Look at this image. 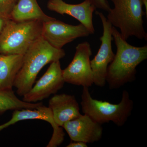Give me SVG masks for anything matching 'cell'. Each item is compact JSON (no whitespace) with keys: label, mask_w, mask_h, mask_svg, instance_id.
Listing matches in <instances>:
<instances>
[{"label":"cell","mask_w":147,"mask_h":147,"mask_svg":"<svg viewBox=\"0 0 147 147\" xmlns=\"http://www.w3.org/2000/svg\"><path fill=\"white\" fill-rule=\"evenodd\" d=\"M112 36L117 52L108 65L106 82L111 90L119 88L136 79V68L147 59V46L135 47L127 42L116 28L112 27Z\"/></svg>","instance_id":"1"},{"label":"cell","mask_w":147,"mask_h":147,"mask_svg":"<svg viewBox=\"0 0 147 147\" xmlns=\"http://www.w3.org/2000/svg\"><path fill=\"white\" fill-rule=\"evenodd\" d=\"M62 49L53 47L42 37L30 47L24 55L23 63L13 82L18 95L23 96L34 86L42 67L65 56Z\"/></svg>","instance_id":"2"},{"label":"cell","mask_w":147,"mask_h":147,"mask_svg":"<svg viewBox=\"0 0 147 147\" xmlns=\"http://www.w3.org/2000/svg\"><path fill=\"white\" fill-rule=\"evenodd\" d=\"M88 88L83 87L82 94L81 104L84 114L100 124L112 121L117 126H123L131 115L134 106L128 92L123 90L120 102L115 104L93 98Z\"/></svg>","instance_id":"3"},{"label":"cell","mask_w":147,"mask_h":147,"mask_svg":"<svg viewBox=\"0 0 147 147\" xmlns=\"http://www.w3.org/2000/svg\"><path fill=\"white\" fill-rule=\"evenodd\" d=\"M43 22H17L9 18L0 35V54L24 55L42 37Z\"/></svg>","instance_id":"4"},{"label":"cell","mask_w":147,"mask_h":147,"mask_svg":"<svg viewBox=\"0 0 147 147\" xmlns=\"http://www.w3.org/2000/svg\"><path fill=\"white\" fill-rule=\"evenodd\" d=\"M114 7L111 8L107 18L113 26L118 28L123 38L127 40L134 36L139 39H147L144 26L141 0H111Z\"/></svg>","instance_id":"5"},{"label":"cell","mask_w":147,"mask_h":147,"mask_svg":"<svg viewBox=\"0 0 147 147\" xmlns=\"http://www.w3.org/2000/svg\"><path fill=\"white\" fill-rule=\"evenodd\" d=\"M96 15L102 22L103 33L100 38L101 45L98 52L92 60L90 61L91 67L93 76V84L98 87H103L106 84L107 68L113 61L115 54L112 49V26L105 15L96 11Z\"/></svg>","instance_id":"6"},{"label":"cell","mask_w":147,"mask_h":147,"mask_svg":"<svg viewBox=\"0 0 147 147\" xmlns=\"http://www.w3.org/2000/svg\"><path fill=\"white\" fill-rule=\"evenodd\" d=\"M92 55L89 42L85 41L76 46L73 60L68 66L63 70L65 83L83 87L92 86L94 84L90 60Z\"/></svg>","instance_id":"7"},{"label":"cell","mask_w":147,"mask_h":147,"mask_svg":"<svg viewBox=\"0 0 147 147\" xmlns=\"http://www.w3.org/2000/svg\"><path fill=\"white\" fill-rule=\"evenodd\" d=\"M90 32L80 24L76 26L54 20L43 22L42 37L53 47L62 49L66 44L78 38L88 37Z\"/></svg>","instance_id":"8"},{"label":"cell","mask_w":147,"mask_h":147,"mask_svg":"<svg viewBox=\"0 0 147 147\" xmlns=\"http://www.w3.org/2000/svg\"><path fill=\"white\" fill-rule=\"evenodd\" d=\"M65 83L60 61H53L35 85L24 95L22 100L35 103L44 100L57 92Z\"/></svg>","instance_id":"9"},{"label":"cell","mask_w":147,"mask_h":147,"mask_svg":"<svg viewBox=\"0 0 147 147\" xmlns=\"http://www.w3.org/2000/svg\"><path fill=\"white\" fill-rule=\"evenodd\" d=\"M30 119L42 120L51 125L53 133L47 147H58L63 142L65 135L63 129L55 122L50 108L43 105L35 109L14 110L10 120L0 125V131L20 121Z\"/></svg>","instance_id":"10"},{"label":"cell","mask_w":147,"mask_h":147,"mask_svg":"<svg viewBox=\"0 0 147 147\" xmlns=\"http://www.w3.org/2000/svg\"><path fill=\"white\" fill-rule=\"evenodd\" d=\"M63 127L71 141L92 144L100 141L102 137V125L98 123L86 115L68 121Z\"/></svg>","instance_id":"11"},{"label":"cell","mask_w":147,"mask_h":147,"mask_svg":"<svg viewBox=\"0 0 147 147\" xmlns=\"http://www.w3.org/2000/svg\"><path fill=\"white\" fill-rule=\"evenodd\" d=\"M47 8L61 15L67 14L76 18L90 32L94 33L93 24V14L96 8L90 0H85L78 4H71L63 0H50L47 3Z\"/></svg>","instance_id":"12"},{"label":"cell","mask_w":147,"mask_h":147,"mask_svg":"<svg viewBox=\"0 0 147 147\" xmlns=\"http://www.w3.org/2000/svg\"><path fill=\"white\" fill-rule=\"evenodd\" d=\"M48 107L52 111L55 122L61 127L66 122L82 115L76 98L71 95H55L49 100Z\"/></svg>","instance_id":"13"},{"label":"cell","mask_w":147,"mask_h":147,"mask_svg":"<svg viewBox=\"0 0 147 147\" xmlns=\"http://www.w3.org/2000/svg\"><path fill=\"white\" fill-rule=\"evenodd\" d=\"M9 18L17 22L37 20L44 22L55 19L42 11L37 0H18Z\"/></svg>","instance_id":"14"},{"label":"cell","mask_w":147,"mask_h":147,"mask_svg":"<svg viewBox=\"0 0 147 147\" xmlns=\"http://www.w3.org/2000/svg\"><path fill=\"white\" fill-rule=\"evenodd\" d=\"M24 55L0 54V89H12Z\"/></svg>","instance_id":"15"},{"label":"cell","mask_w":147,"mask_h":147,"mask_svg":"<svg viewBox=\"0 0 147 147\" xmlns=\"http://www.w3.org/2000/svg\"><path fill=\"white\" fill-rule=\"evenodd\" d=\"M43 105L42 102L31 103L19 99L12 89H0V115L8 110L35 109Z\"/></svg>","instance_id":"16"},{"label":"cell","mask_w":147,"mask_h":147,"mask_svg":"<svg viewBox=\"0 0 147 147\" xmlns=\"http://www.w3.org/2000/svg\"><path fill=\"white\" fill-rule=\"evenodd\" d=\"M18 0H0V15L9 18L11 13Z\"/></svg>","instance_id":"17"},{"label":"cell","mask_w":147,"mask_h":147,"mask_svg":"<svg viewBox=\"0 0 147 147\" xmlns=\"http://www.w3.org/2000/svg\"><path fill=\"white\" fill-rule=\"evenodd\" d=\"M96 9H102L108 12L111 7L107 0H90Z\"/></svg>","instance_id":"18"},{"label":"cell","mask_w":147,"mask_h":147,"mask_svg":"<svg viewBox=\"0 0 147 147\" xmlns=\"http://www.w3.org/2000/svg\"><path fill=\"white\" fill-rule=\"evenodd\" d=\"M67 147H87L86 143L81 142H70Z\"/></svg>","instance_id":"19"},{"label":"cell","mask_w":147,"mask_h":147,"mask_svg":"<svg viewBox=\"0 0 147 147\" xmlns=\"http://www.w3.org/2000/svg\"><path fill=\"white\" fill-rule=\"evenodd\" d=\"M8 19L9 18H6V17L0 15V35Z\"/></svg>","instance_id":"20"},{"label":"cell","mask_w":147,"mask_h":147,"mask_svg":"<svg viewBox=\"0 0 147 147\" xmlns=\"http://www.w3.org/2000/svg\"><path fill=\"white\" fill-rule=\"evenodd\" d=\"M141 1H142V4H143V6H144L145 8H146V12H145V13H146V17H147V0H141Z\"/></svg>","instance_id":"21"}]
</instances>
